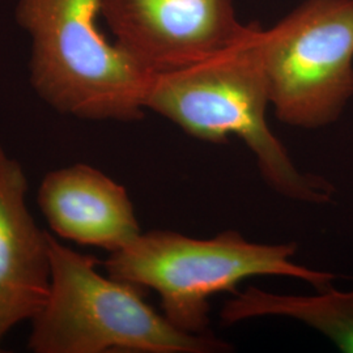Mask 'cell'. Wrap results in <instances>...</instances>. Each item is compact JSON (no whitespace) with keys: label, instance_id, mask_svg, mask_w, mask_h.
Segmentation results:
<instances>
[{"label":"cell","instance_id":"1","mask_svg":"<svg viewBox=\"0 0 353 353\" xmlns=\"http://www.w3.org/2000/svg\"><path fill=\"white\" fill-rule=\"evenodd\" d=\"M261 26L201 62L153 75L145 109L160 114L188 135L227 143L230 135L254 153L265 183L292 201L331 202L334 186L303 173L267 123L270 90L261 43Z\"/></svg>","mask_w":353,"mask_h":353},{"label":"cell","instance_id":"2","mask_svg":"<svg viewBox=\"0 0 353 353\" xmlns=\"http://www.w3.org/2000/svg\"><path fill=\"white\" fill-rule=\"evenodd\" d=\"M50 290L32 319L36 353H217L232 351L211 334L176 328L145 303V288L103 276L94 256L49 233Z\"/></svg>","mask_w":353,"mask_h":353},{"label":"cell","instance_id":"3","mask_svg":"<svg viewBox=\"0 0 353 353\" xmlns=\"http://www.w3.org/2000/svg\"><path fill=\"white\" fill-rule=\"evenodd\" d=\"M101 0H20L32 38L30 81L59 113L89 121H139L152 77L99 28Z\"/></svg>","mask_w":353,"mask_h":353},{"label":"cell","instance_id":"4","mask_svg":"<svg viewBox=\"0 0 353 353\" xmlns=\"http://www.w3.org/2000/svg\"><path fill=\"white\" fill-rule=\"evenodd\" d=\"M296 242L256 243L227 230L198 240L172 230L140 233L105 261L108 275L156 290L164 314L176 328L208 334L210 299L237 293L241 281L255 276H290L316 290L331 287L334 274L296 265Z\"/></svg>","mask_w":353,"mask_h":353},{"label":"cell","instance_id":"5","mask_svg":"<svg viewBox=\"0 0 353 353\" xmlns=\"http://www.w3.org/2000/svg\"><path fill=\"white\" fill-rule=\"evenodd\" d=\"M261 43L279 121L313 130L339 119L353 96V0H305Z\"/></svg>","mask_w":353,"mask_h":353},{"label":"cell","instance_id":"6","mask_svg":"<svg viewBox=\"0 0 353 353\" xmlns=\"http://www.w3.org/2000/svg\"><path fill=\"white\" fill-rule=\"evenodd\" d=\"M115 43L151 75L201 62L237 42L234 0H101Z\"/></svg>","mask_w":353,"mask_h":353},{"label":"cell","instance_id":"7","mask_svg":"<svg viewBox=\"0 0 353 353\" xmlns=\"http://www.w3.org/2000/svg\"><path fill=\"white\" fill-rule=\"evenodd\" d=\"M26 191L23 166L0 147V344L37 316L50 290L49 233L29 212Z\"/></svg>","mask_w":353,"mask_h":353},{"label":"cell","instance_id":"8","mask_svg":"<svg viewBox=\"0 0 353 353\" xmlns=\"http://www.w3.org/2000/svg\"><path fill=\"white\" fill-rule=\"evenodd\" d=\"M37 204L57 236L109 254L141 233L127 190L88 164L50 170L38 188Z\"/></svg>","mask_w":353,"mask_h":353},{"label":"cell","instance_id":"9","mask_svg":"<svg viewBox=\"0 0 353 353\" xmlns=\"http://www.w3.org/2000/svg\"><path fill=\"white\" fill-rule=\"evenodd\" d=\"M233 296L220 313L227 325L258 316L292 318L322 332L343 352L353 353V290L331 285L314 296H293L249 287Z\"/></svg>","mask_w":353,"mask_h":353}]
</instances>
